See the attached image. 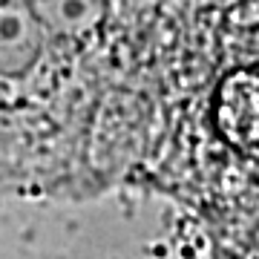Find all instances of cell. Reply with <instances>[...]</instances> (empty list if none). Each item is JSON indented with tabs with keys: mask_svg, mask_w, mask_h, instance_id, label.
Returning <instances> with one entry per match:
<instances>
[{
	"mask_svg": "<svg viewBox=\"0 0 259 259\" xmlns=\"http://www.w3.org/2000/svg\"><path fill=\"white\" fill-rule=\"evenodd\" d=\"M216 124L233 147L259 153V72H233L216 98Z\"/></svg>",
	"mask_w": 259,
	"mask_h": 259,
	"instance_id": "obj_1",
	"label": "cell"
}]
</instances>
